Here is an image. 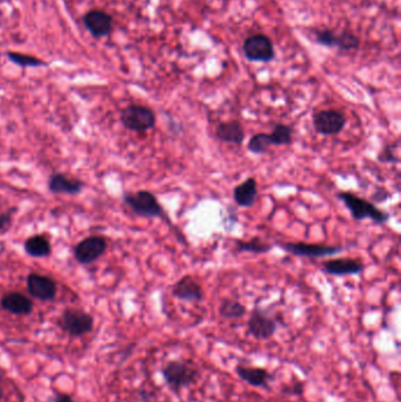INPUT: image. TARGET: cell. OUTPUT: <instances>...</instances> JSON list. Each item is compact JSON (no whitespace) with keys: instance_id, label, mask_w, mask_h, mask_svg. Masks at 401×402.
Here are the masks:
<instances>
[{"instance_id":"4dcf8cb0","label":"cell","mask_w":401,"mask_h":402,"mask_svg":"<svg viewBox=\"0 0 401 402\" xmlns=\"http://www.w3.org/2000/svg\"><path fill=\"white\" fill-rule=\"evenodd\" d=\"M391 196V194L388 193L386 189H378L377 192L374 193V196H372V200H373L374 203H385L386 200ZM372 201V203H373Z\"/></svg>"},{"instance_id":"30bf717a","label":"cell","mask_w":401,"mask_h":402,"mask_svg":"<svg viewBox=\"0 0 401 402\" xmlns=\"http://www.w3.org/2000/svg\"><path fill=\"white\" fill-rule=\"evenodd\" d=\"M107 248V240L102 236H90L73 248V257L80 265H91L98 260Z\"/></svg>"},{"instance_id":"cb8c5ba5","label":"cell","mask_w":401,"mask_h":402,"mask_svg":"<svg viewBox=\"0 0 401 402\" xmlns=\"http://www.w3.org/2000/svg\"><path fill=\"white\" fill-rule=\"evenodd\" d=\"M273 146H289L293 142V127L284 122H278L269 133Z\"/></svg>"},{"instance_id":"52a82bcc","label":"cell","mask_w":401,"mask_h":402,"mask_svg":"<svg viewBox=\"0 0 401 402\" xmlns=\"http://www.w3.org/2000/svg\"><path fill=\"white\" fill-rule=\"evenodd\" d=\"M346 115L334 108L314 112L312 117L313 129L318 134L332 137L343 132L346 126Z\"/></svg>"},{"instance_id":"6da1fadb","label":"cell","mask_w":401,"mask_h":402,"mask_svg":"<svg viewBox=\"0 0 401 402\" xmlns=\"http://www.w3.org/2000/svg\"><path fill=\"white\" fill-rule=\"evenodd\" d=\"M336 196L345 205L352 219L355 221H364L368 219L375 225H385L391 219V214L380 210L375 203L357 196L351 191H340Z\"/></svg>"},{"instance_id":"8992f818","label":"cell","mask_w":401,"mask_h":402,"mask_svg":"<svg viewBox=\"0 0 401 402\" xmlns=\"http://www.w3.org/2000/svg\"><path fill=\"white\" fill-rule=\"evenodd\" d=\"M279 329V320L269 311L255 307L247 320L248 334L257 340L267 342L276 335Z\"/></svg>"},{"instance_id":"e0dca14e","label":"cell","mask_w":401,"mask_h":402,"mask_svg":"<svg viewBox=\"0 0 401 402\" xmlns=\"http://www.w3.org/2000/svg\"><path fill=\"white\" fill-rule=\"evenodd\" d=\"M85 187V183L79 179H72L63 173H55L48 180V189L53 194H64V196H77L82 193Z\"/></svg>"},{"instance_id":"7c38bea8","label":"cell","mask_w":401,"mask_h":402,"mask_svg":"<svg viewBox=\"0 0 401 402\" xmlns=\"http://www.w3.org/2000/svg\"><path fill=\"white\" fill-rule=\"evenodd\" d=\"M172 295L176 299L188 304H199L204 300V290L193 275H184L173 285Z\"/></svg>"},{"instance_id":"1f68e13d","label":"cell","mask_w":401,"mask_h":402,"mask_svg":"<svg viewBox=\"0 0 401 402\" xmlns=\"http://www.w3.org/2000/svg\"><path fill=\"white\" fill-rule=\"evenodd\" d=\"M53 402H75L71 396L68 394H64V393H57L55 396V399Z\"/></svg>"},{"instance_id":"d4e9b609","label":"cell","mask_w":401,"mask_h":402,"mask_svg":"<svg viewBox=\"0 0 401 402\" xmlns=\"http://www.w3.org/2000/svg\"><path fill=\"white\" fill-rule=\"evenodd\" d=\"M7 57L14 64L23 66V68H38V66H45V61L33 57V55H28L24 53H17V52H9Z\"/></svg>"},{"instance_id":"4fadbf2b","label":"cell","mask_w":401,"mask_h":402,"mask_svg":"<svg viewBox=\"0 0 401 402\" xmlns=\"http://www.w3.org/2000/svg\"><path fill=\"white\" fill-rule=\"evenodd\" d=\"M321 268L325 273L333 277H346V275H358L363 273L365 264L361 259H355V258H336L324 261Z\"/></svg>"},{"instance_id":"ba28073f","label":"cell","mask_w":401,"mask_h":402,"mask_svg":"<svg viewBox=\"0 0 401 402\" xmlns=\"http://www.w3.org/2000/svg\"><path fill=\"white\" fill-rule=\"evenodd\" d=\"M58 324L65 333L79 338L92 331L95 319L87 312L75 310V308H68L63 312Z\"/></svg>"},{"instance_id":"5b68a950","label":"cell","mask_w":401,"mask_h":402,"mask_svg":"<svg viewBox=\"0 0 401 402\" xmlns=\"http://www.w3.org/2000/svg\"><path fill=\"white\" fill-rule=\"evenodd\" d=\"M277 246L282 248L286 253L292 254L294 257L311 258V259L333 257V255H337L345 250V247L338 246V245L304 243V241L278 243Z\"/></svg>"},{"instance_id":"5bb4252c","label":"cell","mask_w":401,"mask_h":402,"mask_svg":"<svg viewBox=\"0 0 401 402\" xmlns=\"http://www.w3.org/2000/svg\"><path fill=\"white\" fill-rule=\"evenodd\" d=\"M237 376L255 388L269 389V384L274 380L273 374L265 369L260 367H247L244 365H237L235 367Z\"/></svg>"},{"instance_id":"484cf974","label":"cell","mask_w":401,"mask_h":402,"mask_svg":"<svg viewBox=\"0 0 401 402\" xmlns=\"http://www.w3.org/2000/svg\"><path fill=\"white\" fill-rule=\"evenodd\" d=\"M360 41L355 34L351 33L348 31H343L338 34L337 46L336 48L343 50V51H352L359 48Z\"/></svg>"},{"instance_id":"3957f363","label":"cell","mask_w":401,"mask_h":402,"mask_svg":"<svg viewBox=\"0 0 401 402\" xmlns=\"http://www.w3.org/2000/svg\"><path fill=\"white\" fill-rule=\"evenodd\" d=\"M161 376L172 392L179 393L181 389L188 388L191 385L196 384L200 373L193 362L188 360H171L163 366Z\"/></svg>"},{"instance_id":"d6a6232c","label":"cell","mask_w":401,"mask_h":402,"mask_svg":"<svg viewBox=\"0 0 401 402\" xmlns=\"http://www.w3.org/2000/svg\"><path fill=\"white\" fill-rule=\"evenodd\" d=\"M1 396H3V387L0 385V398H1Z\"/></svg>"},{"instance_id":"f1b7e54d","label":"cell","mask_w":401,"mask_h":402,"mask_svg":"<svg viewBox=\"0 0 401 402\" xmlns=\"http://www.w3.org/2000/svg\"><path fill=\"white\" fill-rule=\"evenodd\" d=\"M16 213H17V207H14V208H10L6 212H4V213H0V232L6 230L7 227L10 226Z\"/></svg>"},{"instance_id":"7402d4cb","label":"cell","mask_w":401,"mask_h":402,"mask_svg":"<svg viewBox=\"0 0 401 402\" xmlns=\"http://www.w3.org/2000/svg\"><path fill=\"white\" fill-rule=\"evenodd\" d=\"M247 313L246 306L239 301L233 300V299H224L219 305V314L221 318L228 319V320H235V319H242L245 317Z\"/></svg>"},{"instance_id":"8fae6325","label":"cell","mask_w":401,"mask_h":402,"mask_svg":"<svg viewBox=\"0 0 401 402\" xmlns=\"http://www.w3.org/2000/svg\"><path fill=\"white\" fill-rule=\"evenodd\" d=\"M28 295L41 301H52L57 297L58 285L51 277L39 273H30L26 277Z\"/></svg>"},{"instance_id":"9a60e30c","label":"cell","mask_w":401,"mask_h":402,"mask_svg":"<svg viewBox=\"0 0 401 402\" xmlns=\"http://www.w3.org/2000/svg\"><path fill=\"white\" fill-rule=\"evenodd\" d=\"M215 138L225 144H235L242 146L245 142V127L239 120L223 122L217 126L215 131Z\"/></svg>"},{"instance_id":"d6986e66","label":"cell","mask_w":401,"mask_h":402,"mask_svg":"<svg viewBox=\"0 0 401 402\" xmlns=\"http://www.w3.org/2000/svg\"><path fill=\"white\" fill-rule=\"evenodd\" d=\"M258 198V181L255 176H248L233 189V200L242 208H250Z\"/></svg>"},{"instance_id":"7a4b0ae2","label":"cell","mask_w":401,"mask_h":402,"mask_svg":"<svg viewBox=\"0 0 401 402\" xmlns=\"http://www.w3.org/2000/svg\"><path fill=\"white\" fill-rule=\"evenodd\" d=\"M123 201L136 216L145 219H163L167 221L171 227H173L163 205L159 203L156 194L151 191L139 189L136 192L125 193Z\"/></svg>"},{"instance_id":"f546056e","label":"cell","mask_w":401,"mask_h":402,"mask_svg":"<svg viewBox=\"0 0 401 402\" xmlns=\"http://www.w3.org/2000/svg\"><path fill=\"white\" fill-rule=\"evenodd\" d=\"M282 393L286 396H301L304 393L303 382H296L294 385L286 386L285 388L282 389Z\"/></svg>"},{"instance_id":"2e32d148","label":"cell","mask_w":401,"mask_h":402,"mask_svg":"<svg viewBox=\"0 0 401 402\" xmlns=\"http://www.w3.org/2000/svg\"><path fill=\"white\" fill-rule=\"evenodd\" d=\"M4 311L14 315H28L33 311V302L30 297L19 292H9L0 300Z\"/></svg>"},{"instance_id":"4316f807","label":"cell","mask_w":401,"mask_h":402,"mask_svg":"<svg viewBox=\"0 0 401 402\" xmlns=\"http://www.w3.org/2000/svg\"><path fill=\"white\" fill-rule=\"evenodd\" d=\"M316 41L319 44L327 46V48H336L337 46L338 34L332 30L318 31L316 33Z\"/></svg>"},{"instance_id":"277c9868","label":"cell","mask_w":401,"mask_h":402,"mask_svg":"<svg viewBox=\"0 0 401 402\" xmlns=\"http://www.w3.org/2000/svg\"><path fill=\"white\" fill-rule=\"evenodd\" d=\"M120 122L131 132L145 133L156 127V112L149 106L133 104L122 111Z\"/></svg>"},{"instance_id":"ac0fdd59","label":"cell","mask_w":401,"mask_h":402,"mask_svg":"<svg viewBox=\"0 0 401 402\" xmlns=\"http://www.w3.org/2000/svg\"><path fill=\"white\" fill-rule=\"evenodd\" d=\"M84 24L90 31V33L95 37L100 38L111 33L113 21L111 16L104 11L93 10L85 14Z\"/></svg>"},{"instance_id":"83f0119b","label":"cell","mask_w":401,"mask_h":402,"mask_svg":"<svg viewBox=\"0 0 401 402\" xmlns=\"http://www.w3.org/2000/svg\"><path fill=\"white\" fill-rule=\"evenodd\" d=\"M397 147L398 146L395 144H390V145L385 146L384 149H381L380 153L378 154V159L383 164H395L399 162L398 156H397Z\"/></svg>"},{"instance_id":"9c48e42d","label":"cell","mask_w":401,"mask_h":402,"mask_svg":"<svg viewBox=\"0 0 401 402\" xmlns=\"http://www.w3.org/2000/svg\"><path fill=\"white\" fill-rule=\"evenodd\" d=\"M242 51L250 61L269 63L274 59L276 52L271 39L265 34H253L242 45Z\"/></svg>"},{"instance_id":"603a6c76","label":"cell","mask_w":401,"mask_h":402,"mask_svg":"<svg viewBox=\"0 0 401 402\" xmlns=\"http://www.w3.org/2000/svg\"><path fill=\"white\" fill-rule=\"evenodd\" d=\"M272 145V140L269 133H255L252 135L247 142V149L252 154L260 156L269 152V147Z\"/></svg>"},{"instance_id":"44dd1931","label":"cell","mask_w":401,"mask_h":402,"mask_svg":"<svg viewBox=\"0 0 401 402\" xmlns=\"http://www.w3.org/2000/svg\"><path fill=\"white\" fill-rule=\"evenodd\" d=\"M235 250L238 253L266 254L272 250L273 245L265 243L262 238L255 237L250 240L235 239Z\"/></svg>"},{"instance_id":"ffe728a7","label":"cell","mask_w":401,"mask_h":402,"mask_svg":"<svg viewBox=\"0 0 401 402\" xmlns=\"http://www.w3.org/2000/svg\"><path fill=\"white\" fill-rule=\"evenodd\" d=\"M24 250L30 257L37 258V259L50 257L52 253L51 243L48 238L39 236V234L26 239L24 243Z\"/></svg>"}]
</instances>
